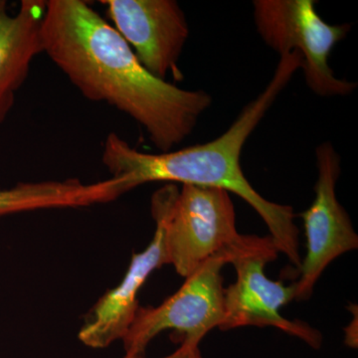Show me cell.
I'll use <instances>...</instances> for the list:
<instances>
[{"label": "cell", "instance_id": "cell-1", "mask_svg": "<svg viewBox=\"0 0 358 358\" xmlns=\"http://www.w3.org/2000/svg\"><path fill=\"white\" fill-rule=\"evenodd\" d=\"M43 53L93 102L109 103L140 124L160 152L189 136L212 96L150 74L133 49L88 2L48 0L41 25Z\"/></svg>", "mask_w": 358, "mask_h": 358}, {"label": "cell", "instance_id": "cell-2", "mask_svg": "<svg viewBox=\"0 0 358 358\" xmlns=\"http://www.w3.org/2000/svg\"><path fill=\"white\" fill-rule=\"evenodd\" d=\"M301 66L299 54L280 56L274 75L262 93L245 106L236 120L218 138L201 145L150 155L131 148L117 134L112 133L103 143V166L113 178L126 176L134 188L145 183L169 181L234 193L263 219L279 253H284L292 265L300 268L299 229L294 224L293 208L268 201L254 189L244 176L241 155L249 136Z\"/></svg>", "mask_w": 358, "mask_h": 358}, {"label": "cell", "instance_id": "cell-3", "mask_svg": "<svg viewBox=\"0 0 358 358\" xmlns=\"http://www.w3.org/2000/svg\"><path fill=\"white\" fill-rule=\"evenodd\" d=\"M152 214L164 225L167 264L183 278L241 235L229 192L220 188L166 185L152 195Z\"/></svg>", "mask_w": 358, "mask_h": 358}, {"label": "cell", "instance_id": "cell-4", "mask_svg": "<svg viewBox=\"0 0 358 358\" xmlns=\"http://www.w3.org/2000/svg\"><path fill=\"white\" fill-rule=\"evenodd\" d=\"M315 3L313 0H255L257 31L280 56L300 55L306 84L313 93L322 96L350 95L357 84L336 77L329 61L336 45L350 32V25L326 22Z\"/></svg>", "mask_w": 358, "mask_h": 358}, {"label": "cell", "instance_id": "cell-5", "mask_svg": "<svg viewBox=\"0 0 358 358\" xmlns=\"http://www.w3.org/2000/svg\"><path fill=\"white\" fill-rule=\"evenodd\" d=\"M231 248L229 264L234 266L237 279L224 289V320L218 329L225 331L242 327H273L320 348L322 336L319 331L307 322L285 319L279 312L296 299V282L285 286L265 275V266L279 254L272 237L240 235Z\"/></svg>", "mask_w": 358, "mask_h": 358}, {"label": "cell", "instance_id": "cell-6", "mask_svg": "<svg viewBox=\"0 0 358 358\" xmlns=\"http://www.w3.org/2000/svg\"><path fill=\"white\" fill-rule=\"evenodd\" d=\"M232 249L212 256L176 293L157 307H141L124 336V357L145 358L150 341L166 329L180 334L181 343L199 345L209 331L224 320V287L221 272L229 264Z\"/></svg>", "mask_w": 358, "mask_h": 358}, {"label": "cell", "instance_id": "cell-7", "mask_svg": "<svg viewBox=\"0 0 358 358\" xmlns=\"http://www.w3.org/2000/svg\"><path fill=\"white\" fill-rule=\"evenodd\" d=\"M319 176L312 205L301 214L307 238V255L296 282V301H308L327 266L338 257L357 249L358 236L348 212L336 199L341 157L329 141L315 150Z\"/></svg>", "mask_w": 358, "mask_h": 358}, {"label": "cell", "instance_id": "cell-8", "mask_svg": "<svg viewBox=\"0 0 358 358\" xmlns=\"http://www.w3.org/2000/svg\"><path fill=\"white\" fill-rule=\"evenodd\" d=\"M115 29L141 65L159 79H182L178 61L188 37L185 14L174 0H103Z\"/></svg>", "mask_w": 358, "mask_h": 358}, {"label": "cell", "instance_id": "cell-9", "mask_svg": "<svg viewBox=\"0 0 358 358\" xmlns=\"http://www.w3.org/2000/svg\"><path fill=\"white\" fill-rule=\"evenodd\" d=\"M155 232L150 245L134 253L121 282L103 294L91 308L78 338L91 348H105L124 339L133 324L138 305V296L145 281L157 268L167 265L164 225L155 220Z\"/></svg>", "mask_w": 358, "mask_h": 358}, {"label": "cell", "instance_id": "cell-10", "mask_svg": "<svg viewBox=\"0 0 358 358\" xmlns=\"http://www.w3.org/2000/svg\"><path fill=\"white\" fill-rule=\"evenodd\" d=\"M45 8L44 0H22L18 13L10 15L6 0H0V124L13 109L32 61L43 53L41 25Z\"/></svg>", "mask_w": 358, "mask_h": 358}, {"label": "cell", "instance_id": "cell-11", "mask_svg": "<svg viewBox=\"0 0 358 358\" xmlns=\"http://www.w3.org/2000/svg\"><path fill=\"white\" fill-rule=\"evenodd\" d=\"M66 192L57 180L18 183L0 189V216L40 209L62 208Z\"/></svg>", "mask_w": 358, "mask_h": 358}, {"label": "cell", "instance_id": "cell-12", "mask_svg": "<svg viewBox=\"0 0 358 358\" xmlns=\"http://www.w3.org/2000/svg\"><path fill=\"white\" fill-rule=\"evenodd\" d=\"M164 358H202V357L199 345H192V343H181V345L179 346L176 352Z\"/></svg>", "mask_w": 358, "mask_h": 358}]
</instances>
